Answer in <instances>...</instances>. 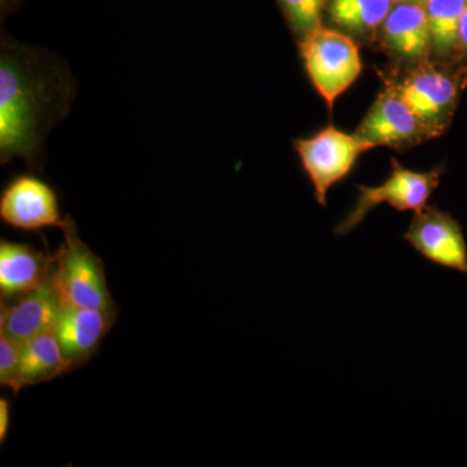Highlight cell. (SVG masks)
Wrapping results in <instances>:
<instances>
[{
    "label": "cell",
    "mask_w": 467,
    "mask_h": 467,
    "mask_svg": "<svg viewBox=\"0 0 467 467\" xmlns=\"http://www.w3.org/2000/svg\"><path fill=\"white\" fill-rule=\"evenodd\" d=\"M0 159L42 161L43 140L67 116L73 99L72 77L60 58L41 48L9 42L0 46Z\"/></svg>",
    "instance_id": "obj_1"
},
{
    "label": "cell",
    "mask_w": 467,
    "mask_h": 467,
    "mask_svg": "<svg viewBox=\"0 0 467 467\" xmlns=\"http://www.w3.org/2000/svg\"><path fill=\"white\" fill-rule=\"evenodd\" d=\"M404 239L430 263L467 276V244L462 227L448 212L426 207L411 218Z\"/></svg>",
    "instance_id": "obj_8"
},
{
    "label": "cell",
    "mask_w": 467,
    "mask_h": 467,
    "mask_svg": "<svg viewBox=\"0 0 467 467\" xmlns=\"http://www.w3.org/2000/svg\"><path fill=\"white\" fill-rule=\"evenodd\" d=\"M0 217L9 226L20 230H41L63 227L67 218L61 217L57 193L50 184L34 175L14 178L0 198Z\"/></svg>",
    "instance_id": "obj_9"
},
{
    "label": "cell",
    "mask_w": 467,
    "mask_h": 467,
    "mask_svg": "<svg viewBox=\"0 0 467 467\" xmlns=\"http://www.w3.org/2000/svg\"><path fill=\"white\" fill-rule=\"evenodd\" d=\"M379 42L408 69L431 60V33L425 5H393L380 27Z\"/></svg>",
    "instance_id": "obj_10"
},
{
    "label": "cell",
    "mask_w": 467,
    "mask_h": 467,
    "mask_svg": "<svg viewBox=\"0 0 467 467\" xmlns=\"http://www.w3.org/2000/svg\"><path fill=\"white\" fill-rule=\"evenodd\" d=\"M116 316L103 310L61 306L52 331L57 335L64 355L75 368L88 361L98 352Z\"/></svg>",
    "instance_id": "obj_12"
},
{
    "label": "cell",
    "mask_w": 467,
    "mask_h": 467,
    "mask_svg": "<svg viewBox=\"0 0 467 467\" xmlns=\"http://www.w3.org/2000/svg\"><path fill=\"white\" fill-rule=\"evenodd\" d=\"M54 257L20 243H0V292L14 299L39 287L51 278Z\"/></svg>",
    "instance_id": "obj_13"
},
{
    "label": "cell",
    "mask_w": 467,
    "mask_h": 467,
    "mask_svg": "<svg viewBox=\"0 0 467 467\" xmlns=\"http://www.w3.org/2000/svg\"><path fill=\"white\" fill-rule=\"evenodd\" d=\"M61 229L64 242L54 256L51 272V284L61 303L117 315L107 285L103 261L81 241L69 217Z\"/></svg>",
    "instance_id": "obj_2"
},
{
    "label": "cell",
    "mask_w": 467,
    "mask_h": 467,
    "mask_svg": "<svg viewBox=\"0 0 467 467\" xmlns=\"http://www.w3.org/2000/svg\"><path fill=\"white\" fill-rule=\"evenodd\" d=\"M75 368L64 355L54 331H47L21 344V383L34 386L54 379Z\"/></svg>",
    "instance_id": "obj_16"
},
{
    "label": "cell",
    "mask_w": 467,
    "mask_h": 467,
    "mask_svg": "<svg viewBox=\"0 0 467 467\" xmlns=\"http://www.w3.org/2000/svg\"><path fill=\"white\" fill-rule=\"evenodd\" d=\"M467 0H427L425 3L430 33L431 60L441 64L460 60V24Z\"/></svg>",
    "instance_id": "obj_15"
},
{
    "label": "cell",
    "mask_w": 467,
    "mask_h": 467,
    "mask_svg": "<svg viewBox=\"0 0 467 467\" xmlns=\"http://www.w3.org/2000/svg\"><path fill=\"white\" fill-rule=\"evenodd\" d=\"M409 109L434 138L447 130L467 86V63L427 61L408 69L407 76L392 82Z\"/></svg>",
    "instance_id": "obj_3"
},
{
    "label": "cell",
    "mask_w": 467,
    "mask_h": 467,
    "mask_svg": "<svg viewBox=\"0 0 467 467\" xmlns=\"http://www.w3.org/2000/svg\"><path fill=\"white\" fill-rule=\"evenodd\" d=\"M444 165L429 171H414L392 160V171L380 186H358V196L348 216L335 229L337 235L355 230L368 212L380 204H389L399 212L423 211L441 183Z\"/></svg>",
    "instance_id": "obj_5"
},
{
    "label": "cell",
    "mask_w": 467,
    "mask_h": 467,
    "mask_svg": "<svg viewBox=\"0 0 467 467\" xmlns=\"http://www.w3.org/2000/svg\"><path fill=\"white\" fill-rule=\"evenodd\" d=\"M392 0H328V15L335 26L358 41L379 39Z\"/></svg>",
    "instance_id": "obj_14"
},
{
    "label": "cell",
    "mask_w": 467,
    "mask_h": 467,
    "mask_svg": "<svg viewBox=\"0 0 467 467\" xmlns=\"http://www.w3.org/2000/svg\"><path fill=\"white\" fill-rule=\"evenodd\" d=\"M61 306L50 278L39 287L14 297L12 303L2 304L0 335L23 344L54 330Z\"/></svg>",
    "instance_id": "obj_11"
},
{
    "label": "cell",
    "mask_w": 467,
    "mask_h": 467,
    "mask_svg": "<svg viewBox=\"0 0 467 467\" xmlns=\"http://www.w3.org/2000/svg\"><path fill=\"white\" fill-rule=\"evenodd\" d=\"M292 32L304 38L321 26L322 12L328 0H278Z\"/></svg>",
    "instance_id": "obj_17"
},
{
    "label": "cell",
    "mask_w": 467,
    "mask_h": 467,
    "mask_svg": "<svg viewBox=\"0 0 467 467\" xmlns=\"http://www.w3.org/2000/svg\"><path fill=\"white\" fill-rule=\"evenodd\" d=\"M9 427V402L5 399L0 400V441H5Z\"/></svg>",
    "instance_id": "obj_20"
},
{
    "label": "cell",
    "mask_w": 467,
    "mask_h": 467,
    "mask_svg": "<svg viewBox=\"0 0 467 467\" xmlns=\"http://www.w3.org/2000/svg\"><path fill=\"white\" fill-rule=\"evenodd\" d=\"M300 52L310 81L333 109L335 100L358 78L361 57L355 39L319 26L300 39Z\"/></svg>",
    "instance_id": "obj_4"
},
{
    "label": "cell",
    "mask_w": 467,
    "mask_h": 467,
    "mask_svg": "<svg viewBox=\"0 0 467 467\" xmlns=\"http://www.w3.org/2000/svg\"><path fill=\"white\" fill-rule=\"evenodd\" d=\"M353 134L371 149L383 146L398 150L411 149L434 138L416 113L409 109L392 82L379 92Z\"/></svg>",
    "instance_id": "obj_7"
},
{
    "label": "cell",
    "mask_w": 467,
    "mask_h": 467,
    "mask_svg": "<svg viewBox=\"0 0 467 467\" xmlns=\"http://www.w3.org/2000/svg\"><path fill=\"white\" fill-rule=\"evenodd\" d=\"M427 0H392L393 5H401V3H413V5H425Z\"/></svg>",
    "instance_id": "obj_21"
},
{
    "label": "cell",
    "mask_w": 467,
    "mask_h": 467,
    "mask_svg": "<svg viewBox=\"0 0 467 467\" xmlns=\"http://www.w3.org/2000/svg\"><path fill=\"white\" fill-rule=\"evenodd\" d=\"M460 60L467 63V7L460 24Z\"/></svg>",
    "instance_id": "obj_19"
},
{
    "label": "cell",
    "mask_w": 467,
    "mask_h": 467,
    "mask_svg": "<svg viewBox=\"0 0 467 467\" xmlns=\"http://www.w3.org/2000/svg\"><path fill=\"white\" fill-rule=\"evenodd\" d=\"M295 149L313 184L316 201L326 207L331 187L348 177L358 156L371 147L355 134L327 126L315 137L295 140Z\"/></svg>",
    "instance_id": "obj_6"
},
{
    "label": "cell",
    "mask_w": 467,
    "mask_h": 467,
    "mask_svg": "<svg viewBox=\"0 0 467 467\" xmlns=\"http://www.w3.org/2000/svg\"><path fill=\"white\" fill-rule=\"evenodd\" d=\"M0 383L15 395L23 389L21 383V343L0 335Z\"/></svg>",
    "instance_id": "obj_18"
}]
</instances>
